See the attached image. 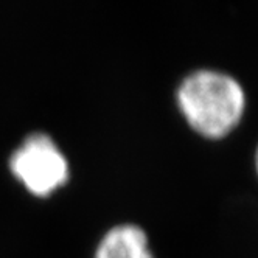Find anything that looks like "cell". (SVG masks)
<instances>
[{
	"label": "cell",
	"mask_w": 258,
	"mask_h": 258,
	"mask_svg": "<svg viewBox=\"0 0 258 258\" xmlns=\"http://www.w3.org/2000/svg\"><path fill=\"white\" fill-rule=\"evenodd\" d=\"M180 117L204 140L229 139L247 114V94L236 77L218 69H196L187 73L174 92Z\"/></svg>",
	"instance_id": "cell-1"
},
{
	"label": "cell",
	"mask_w": 258,
	"mask_h": 258,
	"mask_svg": "<svg viewBox=\"0 0 258 258\" xmlns=\"http://www.w3.org/2000/svg\"><path fill=\"white\" fill-rule=\"evenodd\" d=\"M8 168L13 177L34 198L47 199L70 180V163L50 134H28L11 153Z\"/></svg>",
	"instance_id": "cell-2"
},
{
	"label": "cell",
	"mask_w": 258,
	"mask_h": 258,
	"mask_svg": "<svg viewBox=\"0 0 258 258\" xmlns=\"http://www.w3.org/2000/svg\"><path fill=\"white\" fill-rule=\"evenodd\" d=\"M94 258H156L146 230L134 223L110 227L95 247Z\"/></svg>",
	"instance_id": "cell-3"
},
{
	"label": "cell",
	"mask_w": 258,
	"mask_h": 258,
	"mask_svg": "<svg viewBox=\"0 0 258 258\" xmlns=\"http://www.w3.org/2000/svg\"><path fill=\"white\" fill-rule=\"evenodd\" d=\"M253 171H255V176L258 179V143L253 150Z\"/></svg>",
	"instance_id": "cell-4"
}]
</instances>
